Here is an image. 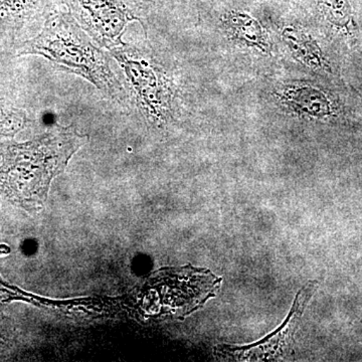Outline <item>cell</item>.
I'll return each instance as SVG.
<instances>
[{
	"label": "cell",
	"instance_id": "9c48e42d",
	"mask_svg": "<svg viewBox=\"0 0 362 362\" xmlns=\"http://www.w3.org/2000/svg\"><path fill=\"white\" fill-rule=\"evenodd\" d=\"M11 345V333L7 325L6 317L0 310V354L8 349Z\"/></svg>",
	"mask_w": 362,
	"mask_h": 362
},
{
	"label": "cell",
	"instance_id": "8992f818",
	"mask_svg": "<svg viewBox=\"0 0 362 362\" xmlns=\"http://www.w3.org/2000/svg\"><path fill=\"white\" fill-rule=\"evenodd\" d=\"M111 52L122 66L136 102L145 116L152 121L163 118L169 93L159 71L128 45Z\"/></svg>",
	"mask_w": 362,
	"mask_h": 362
},
{
	"label": "cell",
	"instance_id": "52a82bcc",
	"mask_svg": "<svg viewBox=\"0 0 362 362\" xmlns=\"http://www.w3.org/2000/svg\"><path fill=\"white\" fill-rule=\"evenodd\" d=\"M59 0H0V25L20 30L26 25L45 20Z\"/></svg>",
	"mask_w": 362,
	"mask_h": 362
},
{
	"label": "cell",
	"instance_id": "277c9868",
	"mask_svg": "<svg viewBox=\"0 0 362 362\" xmlns=\"http://www.w3.org/2000/svg\"><path fill=\"white\" fill-rule=\"evenodd\" d=\"M70 14L100 47L114 52L124 49L122 37L131 21L146 30L152 0H64Z\"/></svg>",
	"mask_w": 362,
	"mask_h": 362
},
{
	"label": "cell",
	"instance_id": "5b68a950",
	"mask_svg": "<svg viewBox=\"0 0 362 362\" xmlns=\"http://www.w3.org/2000/svg\"><path fill=\"white\" fill-rule=\"evenodd\" d=\"M317 288V281H309L304 285L297 293L284 322L263 339L247 345L218 344L214 347V354L230 361H271L282 358L291 347L302 316Z\"/></svg>",
	"mask_w": 362,
	"mask_h": 362
},
{
	"label": "cell",
	"instance_id": "7a4b0ae2",
	"mask_svg": "<svg viewBox=\"0 0 362 362\" xmlns=\"http://www.w3.org/2000/svg\"><path fill=\"white\" fill-rule=\"evenodd\" d=\"M26 54L44 57L58 68L89 81L117 101L127 99L122 84L112 71L109 57L71 14L52 11L45 18L40 35L16 47V57Z\"/></svg>",
	"mask_w": 362,
	"mask_h": 362
},
{
	"label": "cell",
	"instance_id": "3957f363",
	"mask_svg": "<svg viewBox=\"0 0 362 362\" xmlns=\"http://www.w3.org/2000/svg\"><path fill=\"white\" fill-rule=\"evenodd\" d=\"M223 279L206 269L187 266L162 269L148 283L153 313L182 318L216 296Z\"/></svg>",
	"mask_w": 362,
	"mask_h": 362
},
{
	"label": "cell",
	"instance_id": "6da1fadb",
	"mask_svg": "<svg viewBox=\"0 0 362 362\" xmlns=\"http://www.w3.org/2000/svg\"><path fill=\"white\" fill-rule=\"evenodd\" d=\"M88 140L73 126L57 125L30 141L0 145V195L25 211H40L52 180Z\"/></svg>",
	"mask_w": 362,
	"mask_h": 362
},
{
	"label": "cell",
	"instance_id": "ba28073f",
	"mask_svg": "<svg viewBox=\"0 0 362 362\" xmlns=\"http://www.w3.org/2000/svg\"><path fill=\"white\" fill-rule=\"evenodd\" d=\"M28 115L9 100L0 99V136L13 137L25 127Z\"/></svg>",
	"mask_w": 362,
	"mask_h": 362
}]
</instances>
